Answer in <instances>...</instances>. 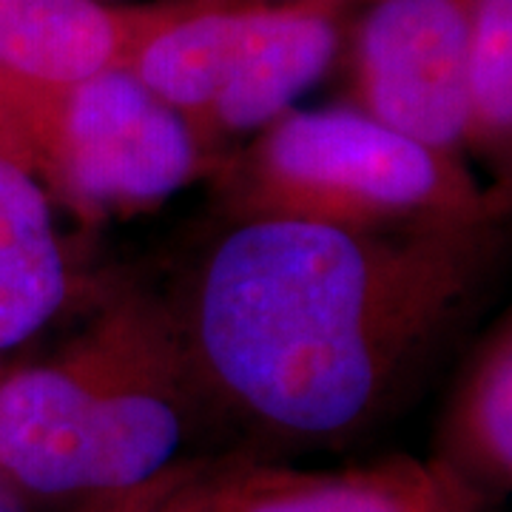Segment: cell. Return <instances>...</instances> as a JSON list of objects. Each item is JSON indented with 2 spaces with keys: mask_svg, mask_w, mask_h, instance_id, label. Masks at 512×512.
I'll use <instances>...</instances> for the list:
<instances>
[{
  "mask_svg": "<svg viewBox=\"0 0 512 512\" xmlns=\"http://www.w3.org/2000/svg\"><path fill=\"white\" fill-rule=\"evenodd\" d=\"M504 220L367 234L231 220L171 305L202 404L259 439L348 444L376 430L484 311Z\"/></svg>",
  "mask_w": 512,
  "mask_h": 512,
  "instance_id": "6da1fadb",
  "label": "cell"
},
{
  "mask_svg": "<svg viewBox=\"0 0 512 512\" xmlns=\"http://www.w3.org/2000/svg\"><path fill=\"white\" fill-rule=\"evenodd\" d=\"M200 407L171 305L117 293L57 359L0 379V473L37 498L131 493L185 461Z\"/></svg>",
  "mask_w": 512,
  "mask_h": 512,
  "instance_id": "7a4b0ae2",
  "label": "cell"
},
{
  "mask_svg": "<svg viewBox=\"0 0 512 512\" xmlns=\"http://www.w3.org/2000/svg\"><path fill=\"white\" fill-rule=\"evenodd\" d=\"M228 220H296L367 234L504 220L495 191L362 111H288L222 168Z\"/></svg>",
  "mask_w": 512,
  "mask_h": 512,
  "instance_id": "3957f363",
  "label": "cell"
},
{
  "mask_svg": "<svg viewBox=\"0 0 512 512\" xmlns=\"http://www.w3.org/2000/svg\"><path fill=\"white\" fill-rule=\"evenodd\" d=\"M0 157L83 222L154 208L205 171V148L126 69L32 83L0 72Z\"/></svg>",
  "mask_w": 512,
  "mask_h": 512,
  "instance_id": "277c9868",
  "label": "cell"
},
{
  "mask_svg": "<svg viewBox=\"0 0 512 512\" xmlns=\"http://www.w3.org/2000/svg\"><path fill=\"white\" fill-rule=\"evenodd\" d=\"M476 0H376L356 35L362 114L421 146L467 143V52Z\"/></svg>",
  "mask_w": 512,
  "mask_h": 512,
  "instance_id": "5b68a950",
  "label": "cell"
},
{
  "mask_svg": "<svg viewBox=\"0 0 512 512\" xmlns=\"http://www.w3.org/2000/svg\"><path fill=\"white\" fill-rule=\"evenodd\" d=\"M493 498L441 456H387L342 470L217 458L200 512H490Z\"/></svg>",
  "mask_w": 512,
  "mask_h": 512,
  "instance_id": "8992f818",
  "label": "cell"
},
{
  "mask_svg": "<svg viewBox=\"0 0 512 512\" xmlns=\"http://www.w3.org/2000/svg\"><path fill=\"white\" fill-rule=\"evenodd\" d=\"M339 6L322 0H256L251 20L197 126V140L271 126L319 83L339 52Z\"/></svg>",
  "mask_w": 512,
  "mask_h": 512,
  "instance_id": "52a82bcc",
  "label": "cell"
},
{
  "mask_svg": "<svg viewBox=\"0 0 512 512\" xmlns=\"http://www.w3.org/2000/svg\"><path fill=\"white\" fill-rule=\"evenodd\" d=\"M151 15L103 0H0V72L60 86L123 69Z\"/></svg>",
  "mask_w": 512,
  "mask_h": 512,
  "instance_id": "ba28073f",
  "label": "cell"
},
{
  "mask_svg": "<svg viewBox=\"0 0 512 512\" xmlns=\"http://www.w3.org/2000/svg\"><path fill=\"white\" fill-rule=\"evenodd\" d=\"M69 296V265L49 194L0 157V350L29 342Z\"/></svg>",
  "mask_w": 512,
  "mask_h": 512,
  "instance_id": "9c48e42d",
  "label": "cell"
},
{
  "mask_svg": "<svg viewBox=\"0 0 512 512\" xmlns=\"http://www.w3.org/2000/svg\"><path fill=\"white\" fill-rule=\"evenodd\" d=\"M487 498L512 484V322L495 319L458 373L436 453Z\"/></svg>",
  "mask_w": 512,
  "mask_h": 512,
  "instance_id": "30bf717a",
  "label": "cell"
},
{
  "mask_svg": "<svg viewBox=\"0 0 512 512\" xmlns=\"http://www.w3.org/2000/svg\"><path fill=\"white\" fill-rule=\"evenodd\" d=\"M467 143L495 160L512 140V0H476L467 52Z\"/></svg>",
  "mask_w": 512,
  "mask_h": 512,
  "instance_id": "8fae6325",
  "label": "cell"
},
{
  "mask_svg": "<svg viewBox=\"0 0 512 512\" xmlns=\"http://www.w3.org/2000/svg\"><path fill=\"white\" fill-rule=\"evenodd\" d=\"M211 467V458H185L143 487L89 501L80 512H200Z\"/></svg>",
  "mask_w": 512,
  "mask_h": 512,
  "instance_id": "7c38bea8",
  "label": "cell"
},
{
  "mask_svg": "<svg viewBox=\"0 0 512 512\" xmlns=\"http://www.w3.org/2000/svg\"><path fill=\"white\" fill-rule=\"evenodd\" d=\"M0 512H29L23 493L3 473H0Z\"/></svg>",
  "mask_w": 512,
  "mask_h": 512,
  "instance_id": "4fadbf2b",
  "label": "cell"
},
{
  "mask_svg": "<svg viewBox=\"0 0 512 512\" xmlns=\"http://www.w3.org/2000/svg\"><path fill=\"white\" fill-rule=\"evenodd\" d=\"M322 3H336V6H342V3H353V0H322ZM367 3H376V0H367Z\"/></svg>",
  "mask_w": 512,
  "mask_h": 512,
  "instance_id": "5bb4252c",
  "label": "cell"
},
{
  "mask_svg": "<svg viewBox=\"0 0 512 512\" xmlns=\"http://www.w3.org/2000/svg\"><path fill=\"white\" fill-rule=\"evenodd\" d=\"M103 3H109V0H103Z\"/></svg>",
  "mask_w": 512,
  "mask_h": 512,
  "instance_id": "9a60e30c",
  "label": "cell"
}]
</instances>
